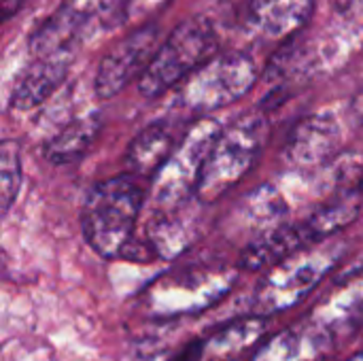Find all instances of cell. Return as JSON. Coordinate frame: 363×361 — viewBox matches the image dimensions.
<instances>
[{"label": "cell", "instance_id": "obj_1", "mask_svg": "<svg viewBox=\"0 0 363 361\" xmlns=\"http://www.w3.org/2000/svg\"><path fill=\"white\" fill-rule=\"evenodd\" d=\"M143 204L145 194L130 174L96 183L81 209V230L91 251L108 260L123 255L132 243Z\"/></svg>", "mask_w": 363, "mask_h": 361}, {"label": "cell", "instance_id": "obj_2", "mask_svg": "<svg viewBox=\"0 0 363 361\" xmlns=\"http://www.w3.org/2000/svg\"><path fill=\"white\" fill-rule=\"evenodd\" d=\"M345 247L340 243L308 245L281 264L272 266L255 287L253 315L270 317L300 304L340 262Z\"/></svg>", "mask_w": 363, "mask_h": 361}, {"label": "cell", "instance_id": "obj_3", "mask_svg": "<svg viewBox=\"0 0 363 361\" xmlns=\"http://www.w3.org/2000/svg\"><path fill=\"white\" fill-rule=\"evenodd\" d=\"M215 51L217 32L204 15L181 21L160 45L153 62L138 81V91L145 98H157L168 89H177L200 66L213 60Z\"/></svg>", "mask_w": 363, "mask_h": 361}, {"label": "cell", "instance_id": "obj_4", "mask_svg": "<svg viewBox=\"0 0 363 361\" xmlns=\"http://www.w3.org/2000/svg\"><path fill=\"white\" fill-rule=\"evenodd\" d=\"M268 134L262 115H245L225 126L215 140L196 191L200 204H213L228 194L255 164Z\"/></svg>", "mask_w": 363, "mask_h": 361}, {"label": "cell", "instance_id": "obj_5", "mask_svg": "<svg viewBox=\"0 0 363 361\" xmlns=\"http://www.w3.org/2000/svg\"><path fill=\"white\" fill-rule=\"evenodd\" d=\"M221 130V123L211 117H202L187 128L166 164L153 177L151 202L155 211L179 209L196 200L204 164Z\"/></svg>", "mask_w": 363, "mask_h": 361}, {"label": "cell", "instance_id": "obj_6", "mask_svg": "<svg viewBox=\"0 0 363 361\" xmlns=\"http://www.w3.org/2000/svg\"><path fill=\"white\" fill-rule=\"evenodd\" d=\"M257 79L255 60L242 51L215 55L174 89L172 104L189 113H213L240 100Z\"/></svg>", "mask_w": 363, "mask_h": 361}, {"label": "cell", "instance_id": "obj_7", "mask_svg": "<svg viewBox=\"0 0 363 361\" xmlns=\"http://www.w3.org/2000/svg\"><path fill=\"white\" fill-rule=\"evenodd\" d=\"M236 274L228 268H185L162 277L147 289V309L153 317H179L200 313L221 300L234 285Z\"/></svg>", "mask_w": 363, "mask_h": 361}, {"label": "cell", "instance_id": "obj_8", "mask_svg": "<svg viewBox=\"0 0 363 361\" xmlns=\"http://www.w3.org/2000/svg\"><path fill=\"white\" fill-rule=\"evenodd\" d=\"M130 0H64L30 38L34 57L74 53L79 43L111 15L123 13Z\"/></svg>", "mask_w": 363, "mask_h": 361}, {"label": "cell", "instance_id": "obj_9", "mask_svg": "<svg viewBox=\"0 0 363 361\" xmlns=\"http://www.w3.org/2000/svg\"><path fill=\"white\" fill-rule=\"evenodd\" d=\"M160 49V28L143 26L123 36L100 62L96 72V94L100 98H113L125 89L134 79L140 81L149 64Z\"/></svg>", "mask_w": 363, "mask_h": 361}, {"label": "cell", "instance_id": "obj_10", "mask_svg": "<svg viewBox=\"0 0 363 361\" xmlns=\"http://www.w3.org/2000/svg\"><path fill=\"white\" fill-rule=\"evenodd\" d=\"M268 319L259 315H247L234 319L204 338L191 343L174 361H238L253 355L264 343Z\"/></svg>", "mask_w": 363, "mask_h": 361}, {"label": "cell", "instance_id": "obj_11", "mask_svg": "<svg viewBox=\"0 0 363 361\" xmlns=\"http://www.w3.org/2000/svg\"><path fill=\"white\" fill-rule=\"evenodd\" d=\"M306 321L328 334L334 343L353 334L363 323V270L338 279L315 304Z\"/></svg>", "mask_w": 363, "mask_h": 361}, {"label": "cell", "instance_id": "obj_12", "mask_svg": "<svg viewBox=\"0 0 363 361\" xmlns=\"http://www.w3.org/2000/svg\"><path fill=\"white\" fill-rule=\"evenodd\" d=\"M340 138V123L334 115L313 113L291 128L283 147V157L294 168H315L336 157Z\"/></svg>", "mask_w": 363, "mask_h": 361}, {"label": "cell", "instance_id": "obj_13", "mask_svg": "<svg viewBox=\"0 0 363 361\" xmlns=\"http://www.w3.org/2000/svg\"><path fill=\"white\" fill-rule=\"evenodd\" d=\"M289 206L274 185H262L234 204L228 217L230 236L245 238V247L287 223Z\"/></svg>", "mask_w": 363, "mask_h": 361}, {"label": "cell", "instance_id": "obj_14", "mask_svg": "<svg viewBox=\"0 0 363 361\" xmlns=\"http://www.w3.org/2000/svg\"><path fill=\"white\" fill-rule=\"evenodd\" d=\"M334 347L328 334L306 321L264 340L249 361H328Z\"/></svg>", "mask_w": 363, "mask_h": 361}, {"label": "cell", "instance_id": "obj_15", "mask_svg": "<svg viewBox=\"0 0 363 361\" xmlns=\"http://www.w3.org/2000/svg\"><path fill=\"white\" fill-rule=\"evenodd\" d=\"M74 53H53L34 57L11 91V106L17 111H30L43 104L66 79Z\"/></svg>", "mask_w": 363, "mask_h": 361}, {"label": "cell", "instance_id": "obj_16", "mask_svg": "<svg viewBox=\"0 0 363 361\" xmlns=\"http://www.w3.org/2000/svg\"><path fill=\"white\" fill-rule=\"evenodd\" d=\"M191 202L179 209H170V211H155V215L151 217L147 226V240L155 257L174 260L194 243L196 232H198L196 206H202V204L198 202L196 206H189Z\"/></svg>", "mask_w": 363, "mask_h": 361}, {"label": "cell", "instance_id": "obj_17", "mask_svg": "<svg viewBox=\"0 0 363 361\" xmlns=\"http://www.w3.org/2000/svg\"><path fill=\"white\" fill-rule=\"evenodd\" d=\"M315 0H251L247 19L249 28L272 40L294 36L311 17Z\"/></svg>", "mask_w": 363, "mask_h": 361}, {"label": "cell", "instance_id": "obj_18", "mask_svg": "<svg viewBox=\"0 0 363 361\" xmlns=\"http://www.w3.org/2000/svg\"><path fill=\"white\" fill-rule=\"evenodd\" d=\"M315 245L306 232L304 221L300 223H285L279 230L262 236L259 240L242 247L240 251V270H270L272 266L281 264L283 260L291 257L294 253L302 251L304 247Z\"/></svg>", "mask_w": 363, "mask_h": 361}, {"label": "cell", "instance_id": "obj_19", "mask_svg": "<svg viewBox=\"0 0 363 361\" xmlns=\"http://www.w3.org/2000/svg\"><path fill=\"white\" fill-rule=\"evenodd\" d=\"M172 123L162 119L140 130L125 151V168L132 174L155 177L177 147Z\"/></svg>", "mask_w": 363, "mask_h": 361}, {"label": "cell", "instance_id": "obj_20", "mask_svg": "<svg viewBox=\"0 0 363 361\" xmlns=\"http://www.w3.org/2000/svg\"><path fill=\"white\" fill-rule=\"evenodd\" d=\"M102 128L98 113H85L70 119L45 143V160L53 166H66L79 162L94 145Z\"/></svg>", "mask_w": 363, "mask_h": 361}, {"label": "cell", "instance_id": "obj_21", "mask_svg": "<svg viewBox=\"0 0 363 361\" xmlns=\"http://www.w3.org/2000/svg\"><path fill=\"white\" fill-rule=\"evenodd\" d=\"M359 215V200L351 191H342L336 198L328 200L319 209H315L306 219V232L313 243H323L342 228L351 226Z\"/></svg>", "mask_w": 363, "mask_h": 361}, {"label": "cell", "instance_id": "obj_22", "mask_svg": "<svg viewBox=\"0 0 363 361\" xmlns=\"http://www.w3.org/2000/svg\"><path fill=\"white\" fill-rule=\"evenodd\" d=\"M21 187V157L15 140H4L0 147V209L6 215L19 196Z\"/></svg>", "mask_w": 363, "mask_h": 361}, {"label": "cell", "instance_id": "obj_23", "mask_svg": "<svg viewBox=\"0 0 363 361\" xmlns=\"http://www.w3.org/2000/svg\"><path fill=\"white\" fill-rule=\"evenodd\" d=\"M332 9L345 28H363V0H332Z\"/></svg>", "mask_w": 363, "mask_h": 361}, {"label": "cell", "instance_id": "obj_24", "mask_svg": "<svg viewBox=\"0 0 363 361\" xmlns=\"http://www.w3.org/2000/svg\"><path fill=\"white\" fill-rule=\"evenodd\" d=\"M168 0H130L125 11H123V19L125 23L130 21H136V19H143L147 15H151L153 11H157L160 6H164Z\"/></svg>", "mask_w": 363, "mask_h": 361}, {"label": "cell", "instance_id": "obj_25", "mask_svg": "<svg viewBox=\"0 0 363 361\" xmlns=\"http://www.w3.org/2000/svg\"><path fill=\"white\" fill-rule=\"evenodd\" d=\"M353 113H355V119H357V123L363 128V94L355 100V104H353Z\"/></svg>", "mask_w": 363, "mask_h": 361}, {"label": "cell", "instance_id": "obj_26", "mask_svg": "<svg viewBox=\"0 0 363 361\" xmlns=\"http://www.w3.org/2000/svg\"><path fill=\"white\" fill-rule=\"evenodd\" d=\"M19 2H21V0H4V9H6V13H11V9H13V6H17Z\"/></svg>", "mask_w": 363, "mask_h": 361}, {"label": "cell", "instance_id": "obj_27", "mask_svg": "<svg viewBox=\"0 0 363 361\" xmlns=\"http://www.w3.org/2000/svg\"><path fill=\"white\" fill-rule=\"evenodd\" d=\"M347 361H363V351L362 353H357V355H353L351 360H347Z\"/></svg>", "mask_w": 363, "mask_h": 361}, {"label": "cell", "instance_id": "obj_28", "mask_svg": "<svg viewBox=\"0 0 363 361\" xmlns=\"http://www.w3.org/2000/svg\"><path fill=\"white\" fill-rule=\"evenodd\" d=\"M357 187H359V191L363 194V174H362V179H359V185H357Z\"/></svg>", "mask_w": 363, "mask_h": 361}]
</instances>
